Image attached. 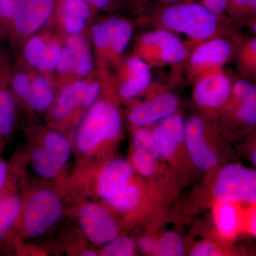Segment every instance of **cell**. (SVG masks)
<instances>
[{
	"label": "cell",
	"mask_w": 256,
	"mask_h": 256,
	"mask_svg": "<svg viewBox=\"0 0 256 256\" xmlns=\"http://www.w3.org/2000/svg\"><path fill=\"white\" fill-rule=\"evenodd\" d=\"M228 18L220 16L193 2L158 4L144 16L153 28H160L188 37L191 48L204 41L225 36Z\"/></svg>",
	"instance_id": "6da1fadb"
},
{
	"label": "cell",
	"mask_w": 256,
	"mask_h": 256,
	"mask_svg": "<svg viewBox=\"0 0 256 256\" xmlns=\"http://www.w3.org/2000/svg\"><path fill=\"white\" fill-rule=\"evenodd\" d=\"M114 92L104 88L102 95L84 114L75 136L76 150L90 156L102 148H114L124 132V118Z\"/></svg>",
	"instance_id": "7a4b0ae2"
},
{
	"label": "cell",
	"mask_w": 256,
	"mask_h": 256,
	"mask_svg": "<svg viewBox=\"0 0 256 256\" xmlns=\"http://www.w3.org/2000/svg\"><path fill=\"white\" fill-rule=\"evenodd\" d=\"M185 140L190 159L200 173L212 176L233 158L229 141L220 134L214 121L201 114L185 120Z\"/></svg>",
	"instance_id": "3957f363"
},
{
	"label": "cell",
	"mask_w": 256,
	"mask_h": 256,
	"mask_svg": "<svg viewBox=\"0 0 256 256\" xmlns=\"http://www.w3.org/2000/svg\"><path fill=\"white\" fill-rule=\"evenodd\" d=\"M102 92L104 84L96 72L92 76L60 87L47 111L50 126L60 132L78 126Z\"/></svg>",
	"instance_id": "277c9868"
},
{
	"label": "cell",
	"mask_w": 256,
	"mask_h": 256,
	"mask_svg": "<svg viewBox=\"0 0 256 256\" xmlns=\"http://www.w3.org/2000/svg\"><path fill=\"white\" fill-rule=\"evenodd\" d=\"M133 33L132 21L121 15L108 14L94 20L89 28V35L96 70L111 72L126 56Z\"/></svg>",
	"instance_id": "5b68a950"
},
{
	"label": "cell",
	"mask_w": 256,
	"mask_h": 256,
	"mask_svg": "<svg viewBox=\"0 0 256 256\" xmlns=\"http://www.w3.org/2000/svg\"><path fill=\"white\" fill-rule=\"evenodd\" d=\"M215 124L228 141L240 142L256 130V84L246 78L234 80L232 94Z\"/></svg>",
	"instance_id": "8992f818"
},
{
	"label": "cell",
	"mask_w": 256,
	"mask_h": 256,
	"mask_svg": "<svg viewBox=\"0 0 256 256\" xmlns=\"http://www.w3.org/2000/svg\"><path fill=\"white\" fill-rule=\"evenodd\" d=\"M160 156L174 173L182 188L198 176L200 172L188 156L185 140V120L176 112L152 128Z\"/></svg>",
	"instance_id": "52a82bcc"
},
{
	"label": "cell",
	"mask_w": 256,
	"mask_h": 256,
	"mask_svg": "<svg viewBox=\"0 0 256 256\" xmlns=\"http://www.w3.org/2000/svg\"><path fill=\"white\" fill-rule=\"evenodd\" d=\"M130 162L137 174L170 202L182 188L176 176L160 156L151 132L136 136Z\"/></svg>",
	"instance_id": "ba28073f"
},
{
	"label": "cell",
	"mask_w": 256,
	"mask_h": 256,
	"mask_svg": "<svg viewBox=\"0 0 256 256\" xmlns=\"http://www.w3.org/2000/svg\"><path fill=\"white\" fill-rule=\"evenodd\" d=\"M191 46L180 36L160 28L143 32L134 40L132 54L152 68H162L186 63Z\"/></svg>",
	"instance_id": "9c48e42d"
},
{
	"label": "cell",
	"mask_w": 256,
	"mask_h": 256,
	"mask_svg": "<svg viewBox=\"0 0 256 256\" xmlns=\"http://www.w3.org/2000/svg\"><path fill=\"white\" fill-rule=\"evenodd\" d=\"M169 203L140 176H136L108 201V207L128 220H144L164 212Z\"/></svg>",
	"instance_id": "30bf717a"
},
{
	"label": "cell",
	"mask_w": 256,
	"mask_h": 256,
	"mask_svg": "<svg viewBox=\"0 0 256 256\" xmlns=\"http://www.w3.org/2000/svg\"><path fill=\"white\" fill-rule=\"evenodd\" d=\"M212 201L236 204H256V170L229 162L212 175Z\"/></svg>",
	"instance_id": "8fae6325"
},
{
	"label": "cell",
	"mask_w": 256,
	"mask_h": 256,
	"mask_svg": "<svg viewBox=\"0 0 256 256\" xmlns=\"http://www.w3.org/2000/svg\"><path fill=\"white\" fill-rule=\"evenodd\" d=\"M96 73L95 60L89 30L66 38L63 52L52 76L56 88Z\"/></svg>",
	"instance_id": "7c38bea8"
},
{
	"label": "cell",
	"mask_w": 256,
	"mask_h": 256,
	"mask_svg": "<svg viewBox=\"0 0 256 256\" xmlns=\"http://www.w3.org/2000/svg\"><path fill=\"white\" fill-rule=\"evenodd\" d=\"M151 67L137 56L126 55L110 72L108 82L119 102L132 104L152 85Z\"/></svg>",
	"instance_id": "4fadbf2b"
},
{
	"label": "cell",
	"mask_w": 256,
	"mask_h": 256,
	"mask_svg": "<svg viewBox=\"0 0 256 256\" xmlns=\"http://www.w3.org/2000/svg\"><path fill=\"white\" fill-rule=\"evenodd\" d=\"M143 100L130 104L127 120L131 129L150 128L178 112V96L164 87L152 85Z\"/></svg>",
	"instance_id": "5bb4252c"
},
{
	"label": "cell",
	"mask_w": 256,
	"mask_h": 256,
	"mask_svg": "<svg viewBox=\"0 0 256 256\" xmlns=\"http://www.w3.org/2000/svg\"><path fill=\"white\" fill-rule=\"evenodd\" d=\"M65 38L45 28L24 42L18 56L35 72L52 76L62 52Z\"/></svg>",
	"instance_id": "9a60e30c"
},
{
	"label": "cell",
	"mask_w": 256,
	"mask_h": 256,
	"mask_svg": "<svg viewBox=\"0 0 256 256\" xmlns=\"http://www.w3.org/2000/svg\"><path fill=\"white\" fill-rule=\"evenodd\" d=\"M234 41L226 36L210 38L195 45L190 50L186 64V76L192 82L212 72L224 68L234 54Z\"/></svg>",
	"instance_id": "2e32d148"
},
{
	"label": "cell",
	"mask_w": 256,
	"mask_h": 256,
	"mask_svg": "<svg viewBox=\"0 0 256 256\" xmlns=\"http://www.w3.org/2000/svg\"><path fill=\"white\" fill-rule=\"evenodd\" d=\"M56 0H18L8 38L18 47L46 28L54 12Z\"/></svg>",
	"instance_id": "e0dca14e"
},
{
	"label": "cell",
	"mask_w": 256,
	"mask_h": 256,
	"mask_svg": "<svg viewBox=\"0 0 256 256\" xmlns=\"http://www.w3.org/2000/svg\"><path fill=\"white\" fill-rule=\"evenodd\" d=\"M233 82L224 68L206 74L195 80L193 82L192 100L198 114L215 121L230 97Z\"/></svg>",
	"instance_id": "ac0fdd59"
},
{
	"label": "cell",
	"mask_w": 256,
	"mask_h": 256,
	"mask_svg": "<svg viewBox=\"0 0 256 256\" xmlns=\"http://www.w3.org/2000/svg\"><path fill=\"white\" fill-rule=\"evenodd\" d=\"M62 215L63 204L60 196L50 190H38L25 204L24 228L28 236H40L58 223Z\"/></svg>",
	"instance_id": "d6986e66"
},
{
	"label": "cell",
	"mask_w": 256,
	"mask_h": 256,
	"mask_svg": "<svg viewBox=\"0 0 256 256\" xmlns=\"http://www.w3.org/2000/svg\"><path fill=\"white\" fill-rule=\"evenodd\" d=\"M97 12L86 0H56L46 28L64 38L88 31Z\"/></svg>",
	"instance_id": "ffe728a7"
},
{
	"label": "cell",
	"mask_w": 256,
	"mask_h": 256,
	"mask_svg": "<svg viewBox=\"0 0 256 256\" xmlns=\"http://www.w3.org/2000/svg\"><path fill=\"white\" fill-rule=\"evenodd\" d=\"M78 220L87 238L97 245L105 246L119 236L118 222L110 210L100 205H84L79 210Z\"/></svg>",
	"instance_id": "44dd1931"
},
{
	"label": "cell",
	"mask_w": 256,
	"mask_h": 256,
	"mask_svg": "<svg viewBox=\"0 0 256 256\" xmlns=\"http://www.w3.org/2000/svg\"><path fill=\"white\" fill-rule=\"evenodd\" d=\"M134 171L130 160H109L100 170L96 182V192L104 202L116 196L134 178Z\"/></svg>",
	"instance_id": "7402d4cb"
},
{
	"label": "cell",
	"mask_w": 256,
	"mask_h": 256,
	"mask_svg": "<svg viewBox=\"0 0 256 256\" xmlns=\"http://www.w3.org/2000/svg\"><path fill=\"white\" fill-rule=\"evenodd\" d=\"M13 64L0 50V136L9 134L14 128L16 99L11 87Z\"/></svg>",
	"instance_id": "603a6c76"
},
{
	"label": "cell",
	"mask_w": 256,
	"mask_h": 256,
	"mask_svg": "<svg viewBox=\"0 0 256 256\" xmlns=\"http://www.w3.org/2000/svg\"><path fill=\"white\" fill-rule=\"evenodd\" d=\"M240 204L212 201V216L216 235L227 242H232L244 227V215Z\"/></svg>",
	"instance_id": "cb8c5ba5"
},
{
	"label": "cell",
	"mask_w": 256,
	"mask_h": 256,
	"mask_svg": "<svg viewBox=\"0 0 256 256\" xmlns=\"http://www.w3.org/2000/svg\"><path fill=\"white\" fill-rule=\"evenodd\" d=\"M56 92L52 76L34 70L31 92L25 106L36 112L48 111L54 101Z\"/></svg>",
	"instance_id": "d4e9b609"
},
{
	"label": "cell",
	"mask_w": 256,
	"mask_h": 256,
	"mask_svg": "<svg viewBox=\"0 0 256 256\" xmlns=\"http://www.w3.org/2000/svg\"><path fill=\"white\" fill-rule=\"evenodd\" d=\"M233 41L237 68L246 78L256 84V36L236 37Z\"/></svg>",
	"instance_id": "484cf974"
},
{
	"label": "cell",
	"mask_w": 256,
	"mask_h": 256,
	"mask_svg": "<svg viewBox=\"0 0 256 256\" xmlns=\"http://www.w3.org/2000/svg\"><path fill=\"white\" fill-rule=\"evenodd\" d=\"M161 216V215H160ZM160 216L156 222V227L149 233L154 238V256H181L184 255L186 248L182 238L176 230H158Z\"/></svg>",
	"instance_id": "4316f807"
},
{
	"label": "cell",
	"mask_w": 256,
	"mask_h": 256,
	"mask_svg": "<svg viewBox=\"0 0 256 256\" xmlns=\"http://www.w3.org/2000/svg\"><path fill=\"white\" fill-rule=\"evenodd\" d=\"M44 148L54 162L63 169L72 153V146L62 132L53 129L44 134Z\"/></svg>",
	"instance_id": "83f0119b"
},
{
	"label": "cell",
	"mask_w": 256,
	"mask_h": 256,
	"mask_svg": "<svg viewBox=\"0 0 256 256\" xmlns=\"http://www.w3.org/2000/svg\"><path fill=\"white\" fill-rule=\"evenodd\" d=\"M242 250L225 242L217 236V238H204L195 242L190 250L192 256H242Z\"/></svg>",
	"instance_id": "f1b7e54d"
},
{
	"label": "cell",
	"mask_w": 256,
	"mask_h": 256,
	"mask_svg": "<svg viewBox=\"0 0 256 256\" xmlns=\"http://www.w3.org/2000/svg\"><path fill=\"white\" fill-rule=\"evenodd\" d=\"M22 204L18 196L5 197L0 200V239L6 235L20 214Z\"/></svg>",
	"instance_id": "f546056e"
},
{
	"label": "cell",
	"mask_w": 256,
	"mask_h": 256,
	"mask_svg": "<svg viewBox=\"0 0 256 256\" xmlns=\"http://www.w3.org/2000/svg\"><path fill=\"white\" fill-rule=\"evenodd\" d=\"M32 159L35 171L42 178H54L62 172V168L56 164L44 148L35 149L32 153Z\"/></svg>",
	"instance_id": "4dcf8cb0"
},
{
	"label": "cell",
	"mask_w": 256,
	"mask_h": 256,
	"mask_svg": "<svg viewBox=\"0 0 256 256\" xmlns=\"http://www.w3.org/2000/svg\"><path fill=\"white\" fill-rule=\"evenodd\" d=\"M100 255L104 256H133L137 254V244L128 236H118L104 246Z\"/></svg>",
	"instance_id": "1f68e13d"
},
{
	"label": "cell",
	"mask_w": 256,
	"mask_h": 256,
	"mask_svg": "<svg viewBox=\"0 0 256 256\" xmlns=\"http://www.w3.org/2000/svg\"><path fill=\"white\" fill-rule=\"evenodd\" d=\"M226 14L228 18L246 22L256 16V0H228Z\"/></svg>",
	"instance_id": "d6a6232c"
},
{
	"label": "cell",
	"mask_w": 256,
	"mask_h": 256,
	"mask_svg": "<svg viewBox=\"0 0 256 256\" xmlns=\"http://www.w3.org/2000/svg\"><path fill=\"white\" fill-rule=\"evenodd\" d=\"M18 0H0V38L8 37Z\"/></svg>",
	"instance_id": "836d02e7"
},
{
	"label": "cell",
	"mask_w": 256,
	"mask_h": 256,
	"mask_svg": "<svg viewBox=\"0 0 256 256\" xmlns=\"http://www.w3.org/2000/svg\"><path fill=\"white\" fill-rule=\"evenodd\" d=\"M238 152L252 162L256 170V130L240 141Z\"/></svg>",
	"instance_id": "e575fe53"
},
{
	"label": "cell",
	"mask_w": 256,
	"mask_h": 256,
	"mask_svg": "<svg viewBox=\"0 0 256 256\" xmlns=\"http://www.w3.org/2000/svg\"><path fill=\"white\" fill-rule=\"evenodd\" d=\"M94 8L96 12H114L120 9L126 0H86Z\"/></svg>",
	"instance_id": "d590c367"
},
{
	"label": "cell",
	"mask_w": 256,
	"mask_h": 256,
	"mask_svg": "<svg viewBox=\"0 0 256 256\" xmlns=\"http://www.w3.org/2000/svg\"><path fill=\"white\" fill-rule=\"evenodd\" d=\"M188 2L198 3L215 14L224 18H228L226 14L228 0H188Z\"/></svg>",
	"instance_id": "8d00e7d4"
},
{
	"label": "cell",
	"mask_w": 256,
	"mask_h": 256,
	"mask_svg": "<svg viewBox=\"0 0 256 256\" xmlns=\"http://www.w3.org/2000/svg\"><path fill=\"white\" fill-rule=\"evenodd\" d=\"M250 205L252 208H250L248 212L247 220H245L246 225H245V226L247 227L248 230L250 233L256 236V204ZM245 220H244V223H245Z\"/></svg>",
	"instance_id": "74e56055"
},
{
	"label": "cell",
	"mask_w": 256,
	"mask_h": 256,
	"mask_svg": "<svg viewBox=\"0 0 256 256\" xmlns=\"http://www.w3.org/2000/svg\"><path fill=\"white\" fill-rule=\"evenodd\" d=\"M8 174V166L3 160H0V192L2 190Z\"/></svg>",
	"instance_id": "f35d334b"
},
{
	"label": "cell",
	"mask_w": 256,
	"mask_h": 256,
	"mask_svg": "<svg viewBox=\"0 0 256 256\" xmlns=\"http://www.w3.org/2000/svg\"><path fill=\"white\" fill-rule=\"evenodd\" d=\"M247 24L248 25L250 32H252L254 36H256V16L250 18L246 22Z\"/></svg>",
	"instance_id": "ab89813d"
},
{
	"label": "cell",
	"mask_w": 256,
	"mask_h": 256,
	"mask_svg": "<svg viewBox=\"0 0 256 256\" xmlns=\"http://www.w3.org/2000/svg\"><path fill=\"white\" fill-rule=\"evenodd\" d=\"M158 2H159L160 4H171L183 2H188V0H158Z\"/></svg>",
	"instance_id": "60d3db41"
},
{
	"label": "cell",
	"mask_w": 256,
	"mask_h": 256,
	"mask_svg": "<svg viewBox=\"0 0 256 256\" xmlns=\"http://www.w3.org/2000/svg\"><path fill=\"white\" fill-rule=\"evenodd\" d=\"M82 256H98L97 252H92V250H87V252H84L82 254Z\"/></svg>",
	"instance_id": "b9f144b4"
},
{
	"label": "cell",
	"mask_w": 256,
	"mask_h": 256,
	"mask_svg": "<svg viewBox=\"0 0 256 256\" xmlns=\"http://www.w3.org/2000/svg\"><path fill=\"white\" fill-rule=\"evenodd\" d=\"M134 1V4L138 5V6H142V4H144V3L146 2L148 0H133Z\"/></svg>",
	"instance_id": "7bdbcfd3"
}]
</instances>
